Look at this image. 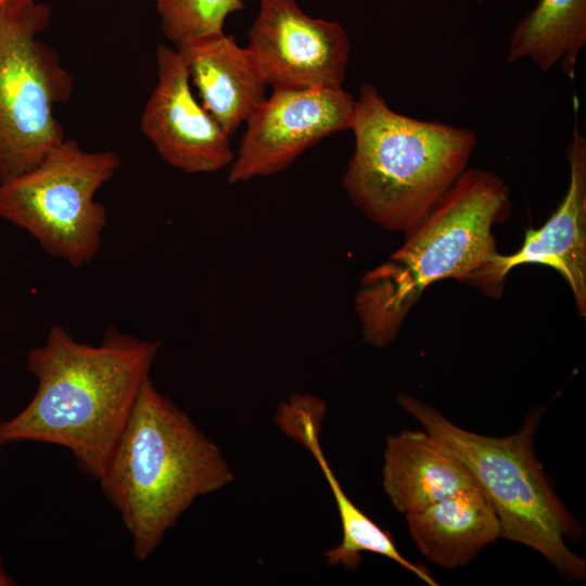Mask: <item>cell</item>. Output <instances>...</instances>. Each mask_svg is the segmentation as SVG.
<instances>
[{"mask_svg":"<svg viewBox=\"0 0 586 586\" xmlns=\"http://www.w3.org/2000/svg\"><path fill=\"white\" fill-rule=\"evenodd\" d=\"M160 348L158 341L114 328L90 345L53 326L44 343L27 353L37 390L18 415L0 423V447L18 442L62 446L99 480Z\"/></svg>","mask_w":586,"mask_h":586,"instance_id":"cell-1","label":"cell"},{"mask_svg":"<svg viewBox=\"0 0 586 586\" xmlns=\"http://www.w3.org/2000/svg\"><path fill=\"white\" fill-rule=\"evenodd\" d=\"M233 479L218 446L149 378L98 481L145 561L196 498Z\"/></svg>","mask_w":586,"mask_h":586,"instance_id":"cell-2","label":"cell"},{"mask_svg":"<svg viewBox=\"0 0 586 586\" xmlns=\"http://www.w3.org/2000/svg\"><path fill=\"white\" fill-rule=\"evenodd\" d=\"M511 213L510 192L492 171L466 168L404 244L367 272L355 297L366 343L384 347L434 282H462L497 254L493 227Z\"/></svg>","mask_w":586,"mask_h":586,"instance_id":"cell-3","label":"cell"},{"mask_svg":"<svg viewBox=\"0 0 586 586\" xmlns=\"http://www.w3.org/2000/svg\"><path fill=\"white\" fill-rule=\"evenodd\" d=\"M351 130L345 192L373 224L405 234L466 170L477 143L471 128L395 112L369 82L359 88Z\"/></svg>","mask_w":586,"mask_h":586,"instance_id":"cell-4","label":"cell"},{"mask_svg":"<svg viewBox=\"0 0 586 586\" xmlns=\"http://www.w3.org/2000/svg\"><path fill=\"white\" fill-rule=\"evenodd\" d=\"M397 402L468 468L498 515L501 538L534 549L568 578H586L585 560L565 544V538H581L583 528L558 497L534 449L545 408L532 410L515 433L496 437L458 426L410 394L399 393Z\"/></svg>","mask_w":586,"mask_h":586,"instance_id":"cell-5","label":"cell"},{"mask_svg":"<svg viewBox=\"0 0 586 586\" xmlns=\"http://www.w3.org/2000/svg\"><path fill=\"white\" fill-rule=\"evenodd\" d=\"M119 165L115 151H85L65 138L33 168L0 182V217L48 254L82 267L99 252L107 225L95 194Z\"/></svg>","mask_w":586,"mask_h":586,"instance_id":"cell-6","label":"cell"},{"mask_svg":"<svg viewBox=\"0 0 586 586\" xmlns=\"http://www.w3.org/2000/svg\"><path fill=\"white\" fill-rule=\"evenodd\" d=\"M51 20L39 0L0 8V182L40 162L65 139L54 107L66 102L74 77L40 40Z\"/></svg>","mask_w":586,"mask_h":586,"instance_id":"cell-7","label":"cell"},{"mask_svg":"<svg viewBox=\"0 0 586 586\" xmlns=\"http://www.w3.org/2000/svg\"><path fill=\"white\" fill-rule=\"evenodd\" d=\"M355 110L342 86L273 88L245 122L229 183L282 171L324 138L351 130Z\"/></svg>","mask_w":586,"mask_h":586,"instance_id":"cell-8","label":"cell"},{"mask_svg":"<svg viewBox=\"0 0 586 586\" xmlns=\"http://www.w3.org/2000/svg\"><path fill=\"white\" fill-rule=\"evenodd\" d=\"M271 88L342 86L351 42L337 22L307 15L296 0H259L247 47Z\"/></svg>","mask_w":586,"mask_h":586,"instance_id":"cell-9","label":"cell"},{"mask_svg":"<svg viewBox=\"0 0 586 586\" xmlns=\"http://www.w3.org/2000/svg\"><path fill=\"white\" fill-rule=\"evenodd\" d=\"M155 56L157 81L140 117L142 133L176 169L212 173L231 165L230 137L195 99L180 52L161 44Z\"/></svg>","mask_w":586,"mask_h":586,"instance_id":"cell-10","label":"cell"},{"mask_svg":"<svg viewBox=\"0 0 586 586\" xmlns=\"http://www.w3.org/2000/svg\"><path fill=\"white\" fill-rule=\"evenodd\" d=\"M570 181L557 209L538 229H528L522 246L510 255L495 254L463 283L498 297L508 272L519 265L539 264L557 270L569 284L581 317L586 316V139L575 120L565 150Z\"/></svg>","mask_w":586,"mask_h":586,"instance_id":"cell-11","label":"cell"},{"mask_svg":"<svg viewBox=\"0 0 586 586\" xmlns=\"http://www.w3.org/2000/svg\"><path fill=\"white\" fill-rule=\"evenodd\" d=\"M327 413L326 404L310 394H294L276 412L283 433L311 453L329 483L342 525L341 543L324 552L328 565L356 571L364 552L386 557L408 570L429 586H437L426 569L407 560L397 549L390 532L381 528L344 493L321 449L319 434Z\"/></svg>","mask_w":586,"mask_h":586,"instance_id":"cell-12","label":"cell"},{"mask_svg":"<svg viewBox=\"0 0 586 586\" xmlns=\"http://www.w3.org/2000/svg\"><path fill=\"white\" fill-rule=\"evenodd\" d=\"M182 55L201 104L231 137L267 98L251 53L225 33L175 47Z\"/></svg>","mask_w":586,"mask_h":586,"instance_id":"cell-13","label":"cell"},{"mask_svg":"<svg viewBox=\"0 0 586 586\" xmlns=\"http://www.w3.org/2000/svg\"><path fill=\"white\" fill-rule=\"evenodd\" d=\"M474 485L468 468L425 430L386 438L382 487L399 513L419 512Z\"/></svg>","mask_w":586,"mask_h":586,"instance_id":"cell-14","label":"cell"},{"mask_svg":"<svg viewBox=\"0 0 586 586\" xmlns=\"http://www.w3.org/2000/svg\"><path fill=\"white\" fill-rule=\"evenodd\" d=\"M405 517L418 550L442 568L462 566L501 538L498 515L477 485Z\"/></svg>","mask_w":586,"mask_h":586,"instance_id":"cell-15","label":"cell"},{"mask_svg":"<svg viewBox=\"0 0 586 586\" xmlns=\"http://www.w3.org/2000/svg\"><path fill=\"white\" fill-rule=\"evenodd\" d=\"M586 44V0H538L514 27L508 63L528 60L542 72L559 65L573 79Z\"/></svg>","mask_w":586,"mask_h":586,"instance_id":"cell-16","label":"cell"},{"mask_svg":"<svg viewBox=\"0 0 586 586\" xmlns=\"http://www.w3.org/2000/svg\"><path fill=\"white\" fill-rule=\"evenodd\" d=\"M165 37L175 47L224 33L231 13L244 9L243 0H155Z\"/></svg>","mask_w":586,"mask_h":586,"instance_id":"cell-17","label":"cell"},{"mask_svg":"<svg viewBox=\"0 0 586 586\" xmlns=\"http://www.w3.org/2000/svg\"><path fill=\"white\" fill-rule=\"evenodd\" d=\"M3 560L0 557V586H15L17 585L16 581L7 574L3 568Z\"/></svg>","mask_w":586,"mask_h":586,"instance_id":"cell-18","label":"cell"},{"mask_svg":"<svg viewBox=\"0 0 586 586\" xmlns=\"http://www.w3.org/2000/svg\"><path fill=\"white\" fill-rule=\"evenodd\" d=\"M13 1H16V0H0V8Z\"/></svg>","mask_w":586,"mask_h":586,"instance_id":"cell-19","label":"cell"}]
</instances>
